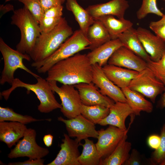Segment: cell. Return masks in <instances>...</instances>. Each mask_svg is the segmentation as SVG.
Returning <instances> with one entry per match:
<instances>
[{
    "mask_svg": "<svg viewBox=\"0 0 165 165\" xmlns=\"http://www.w3.org/2000/svg\"><path fill=\"white\" fill-rule=\"evenodd\" d=\"M121 89L126 99L127 103L135 116H140L142 111L148 113L152 112L153 108L152 103L146 100L143 95L128 87Z\"/></svg>",
    "mask_w": 165,
    "mask_h": 165,
    "instance_id": "24",
    "label": "cell"
},
{
    "mask_svg": "<svg viewBox=\"0 0 165 165\" xmlns=\"http://www.w3.org/2000/svg\"><path fill=\"white\" fill-rule=\"evenodd\" d=\"M160 165H165V159H164L160 164Z\"/></svg>",
    "mask_w": 165,
    "mask_h": 165,
    "instance_id": "45",
    "label": "cell"
},
{
    "mask_svg": "<svg viewBox=\"0 0 165 165\" xmlns=\"http://www.w3.org/2000/svg\"><path fill=\"white\" fill-rule=\"evenodd\" d=\"M109 108L96 105L87 106L82 104L81 114L95 124L105 118L109 114Z\"/></svg>",
    "mask_w": 165,
    "mask_h": 165,
    "instance_id": "30",
    "label": "cell"
},
{
    "mask_svg": "<svg viewBox=\"0 0 165 165\" xmlns=\"http://www.w3.org/2000/svg\"><path fill=\"white\" fill-rule=\"evenodd\" d=\"M108 115L99 122L101 126L112 125L122 130H126L125 122L127 117L134 112L127 103L116 102L109 108Z\"/></svg>",
    "mask_w": 165,
    "mask_h": 165,
    "instance_id": "18",
    "label": "cell"
},
{
    "mask_svg": "<svg viewBox=\"0 0 165 165\" xmlns=\"http://www.w3.org/2000/svg\"><path fill=\"white\" fill-rule=\"evenodd\" d=\"M142 164L141 157L139 152L136 149L132 150L129 157L125 163V165H140Z\"/></svg>",
    "mask_w": 165,
    "mask_h": 165,
    "instance_id": "36",
    "label": "cell"
},
{
    "mask_svg": "<svg viewBox=\"0 0 165 165\" xmlns=\"http://www.w3.org/2000/svg\"><path fill=\"white\" fill-rule=\"evenodd\" d=\"M94 19L98 20L102 23L112 40L118 38L122 33L133 26V23L130 20L124 18L116 19L111 15L102 16Z\"/></svg>",
    "mask_w": 165,
    "mask_h": 165,
    "instance_id": "25",
    "label": "cell"
},
{
    "mask_svg": "<svg viewBox=\"0 0 165 165\" xmlns=\"http://www.w3.org/2000/svg\"><path fill=\"white\" fill-rule=\"evenodd\" d=\"M11 0H5V2H6L10 1Z\"/></svg>",
    "mask_w": 165,
    "mask_h": 165,
    "instance_id": "47",
    "label": "cell"
},
{
    "mask_svg": "<svg viewBox=\"0 0 165 165\" xmlns=\"http://www.w3.org/2000/svg\"><path fill=\"white\" fill-rule=\"evenodd\" d=\"M11 19V24L17 26L21 33L16 50L29 55L41 33L39 24L24 6L14 10Z\"/></svg>",
    "mask_w": 165,
    "mask_h": 165,
    "instance_id": "4",
    "label": "cell"
},
{
    "mask_svg": "<svg viewBox=\"0 0 165 165\" xmlns=\"http://www.w3.org/2000/svg\"><path fill=\"white\" fill-rule=\"evenodd\" d=\"M90 42L79 29L74 31L52 54L42 61L33 62L31 66L39 73H45L57 62L72 57L79 52L89 49Z\"/></svg>",
    "mask_w": 165,
    "mask_h": 165,
    "instance_id": "3",
    "label": "cell"
},
{
    "mask_svg": "<svg viewBox=\"0 0 165 165\" xmlns=\"http://www.w3.org/2000/svg\"><path fill=\"white\" fill-rule=\"evenodd\" d=\"M133 120L131 119L129 126L119 144L110 155L101 159L100 165H124L129 157L131 148V143L127 139V132Z\"/></svg>",
    "mask_w": 165,
    "mask_h": 165,
    "instance_id": "22",
    "label": "cell"
},
{
    "mask_svg": "<svg viewBox=\"0 0 165 165\" xmlns=\"http://www.w3.org/2000/svg\"><path fill=\"white\" fill-rule=\"evenodd\" d=\"M162 1H165V0H162Z\"/></svg>",
    "mask_w": 165,
    "mask_h": 165,
    "instance_id": "48",
    "label": "cell"
},
{
    "mask_svg": "<svg viewBox=\"0 0 165 165\" xmlns=\"http://www.w3.org/2000/svg\"><path fill=\"white\" fill-rule=\"evenodd\" d=\"M149 27L155 33L156 35L165 42V24L149 25Z\"/></svg>",
    "mask_w": 165,
    "mask_h": 165,
    "instance_id": "38",
    "label": "cell"
},
{
    "mask_svg": "<svg viewBox=\"0 0 165 165\" xmlns=\"http://www.w3.org/2000/svg\"><path fill=\"white\" fill-rule=\"evenodd\" d=\"M72 28L64 17L50 31L41 33L30 54L34 62L43 60L54 53L73 34Z\"/></svg>",
    "mask_w": 165,
    "mask_h": 165,
    "instance_id": "2",
    "label": "cell"
},
{
    "mask_svg": "<svg viewBox=\"0 0 165 165\" xmlns=\"http://www.w3.org/2000/svg\"><path fill=\"white\" fill-rule=\"evenodd\" d=\"M62 5L50 8L44 12L39 24L41 33L48 32L53 29L62 17Z\"/></svg>",
    "mask_w": 165,
    "mask_h": 165,
    "instance_id": "29",
    "label": "cell"
},
{
    "mask_svg": "<svg viewBox=\"0 0 165 165\" xmlns=\"http://www.w3.org/2000/svg\"><path fill=\"white\" fill-rule=\"evenodd\" d=\"M162 24H165V15L164 14L161 19L157 21H151L149 25H156Z\"/></svg>",
    "mask_w": 165,
    "mask_h": 165,
    "instance_id": "43",
    "label": "cell"
},
{
    "mask_svg": "<svg viewBox=\"0 0 165 165\" xmlns=\"http://www.w3.org/2000/svg\"><path fill=\"white\" fill-rule=\"evenodd\" d=\"M116 127L109 125L106 129L98 130V140L95 144L102 159L110 155L119 144L127 131Z\"/></svg>",
    "mask_w": 165,
    "mask_h": 165,
    "instance_id": "11",
    "label": "cell"
},
{
    "mask_svg": "<svg viewBox=\"0 0 165 165\" xmlns=\"http://www.w3.org/2000/svg\"><path fill=\"white\" fill-rule=\"evenodd\" d=\"M147 67L165 86V51L159 61H154L150 60L147 62Z\"/></svg>",
    "mask_w": 165,
    "mask_h": 165,
    "instance_id": "34",
    "label": "cell"
},
{
    "mask_svg": "<svg viewBox=\"0 0 165 165\" xmlns=\"http://www.w3.org/2000/svg\"><path fill=\"white\" fill-rule=\"evenodd\" d=\"M74 86L78 90L82 103L84 105H100L109 108L115 102L108 97L103 95L92 82L80 83Z\"/></svg>",
    "mask_w": 165,
    "mask_h": 165,
    "instance_id": "15",
    "label": "cell"
},
{
    "mask_svg": "<svg viewBox=\"0 0 165 165\" xmlns=\"http://www.w3.org/2000/svg\"><path fill=\"white\" fill-rule=\"evenodd\" d=\"M102 69L108 78L121 89L128 87L131 81L139 72L108 64L103 67Z\"/></svg>",
    "mask_w": 165,
    "mask_h": 165,
    "instance_id": "21",
    "label": "cell"
},
{
    "mask_svg": "<svg viewBox=\"0 0 165 165\" xmlns=\"http://www.w3.org/2000/svg\"><path fill=\"white\" fill-rule=\"evenodd\" d=\"M53 136L50 134L45 135L43 138L45 145L47 147H50L52 144Z\"/></svg>",
    "mask_w": 165,
    "mask_h": 165,
    "instance_id": "41",
    "label": "cell"
},
{
    "mask_svg": "<svg viewBox=\"0 0 165 165\" xmlns=\"http://www.w3.org/2000/svg\"><path fill=\"white\" fill-rule=\"evenodd\" d=\"M52 90L59 96L62 108L61 111L68 119L81 114L82 105L78 90L74 85L63 84L59 87L55 80L48 81Z\"/></svg>",
    "mask_w": 165,
    "mask_h": 165,
    "instance_id": "7",
    "label": "cell"
},
{
    "mask_svg": "<svg viewBox=\"0 0 165 165\" xmlns=\"http://www.w3.org/2000/svg\"><path fill=\"white\" fill-rule=\"evenodd\" d=\"M161 141L160 136L156 134L150 136L147 140L148 146L151 148L156 150L159 147Z\"/></svg>",
    "mask_w": 165,
    "mask_h": 165,
    "instance_id": "40",
    "label": "cell"
},
{
    "mask_svg": "<svg viewBox=\"0 0 165 165\" xmlns=\"http://www.w3.org/2000/svg\"><path fill=\"white\" fill-rule=\"evenodd\" d=\"M139 38L145 51L154 61H159L165 51V42L145 28L139 27L136 29Z\"/></svg>",
    "mask_w": 165,
    "mask_h": 165,
    "instance_id": "16",
    "label": "cell"
},
{
    "mask_svg": "<svg viewBox=\"0 0 165 165\" xmlns=\"http://www.w3.org/2000/svg\"><path fill=\"white\" fill-rule=\"evenodd\" d=\"M44 160L41 159H29L22 162L9 163V165H43Z\"/></svg>",
    "mask_w": 165,
    "mask_h": 165,
    "instance_id": "39",
    "label": "cell"
},
{
    "mask_svg": "<svg viewBox=\"0 0 165 165\" xmlns=\"http://www.w3.org/2000/svg\"><path fill=\"white\" fill-rule=\"evenodd\" d=\"M118 38L125 46L147 62L151 60L150 56L144 49L138 35L136 29L133 27L122 33Z\"/></svg>",
    "mask_w": 165,
    "mask_h": 165,
    "instance_id": "23",
    "label": "cell"
},
{
    "mask_svg": "<svg viewBox=\"0 0 165 165\" xmlns=\"http://www.w3.org/2000/svg\"><path fill=\"white\" fill-rule=\"evenodd\" d=\"M36 133L35 130L27 129L23 138L19 140L14 148L8 155L10 159L27 157L29 159H40L49 152L47 148L40 146L36 141Z\"/></svg>",
    "mask_w": 165,
    "mask_h": 165,
    "instance_id": "9",
    "label": "cell"
},
{
    "mask_svg": "<svg viewBox=\"0 0 165 165\" xmlns=\"http://www.w3.org/2000/svg\"><path fill=\"white\" fill-rule=\"evenodd\" d=\"M163 92L159 103L160 107L161 108L165 107V89Z\"/></svg>",
    "mask_w": 165,
    "mask_h": 165,
    "instance_id": "44",
    "label": "cell"
},
{
    "mask_svg": "<svg viewBox=\"0 0 165 165\" xmlns=\"http://www.w3.org/2000/svg\"><path fill=\"white\" fill-rule=\"evenodd\" d=\"M13 7L10 4L6 5L5 6L2 5L0 6L1 16L10 10H13Z\"/></svg>",
    "mask_w": 165,
    "mask_h": 165,
    "instance_id": "42",
    "label": "cell"
},
{
    "mask_svg": "<svg viewBox=\"0 0 165 165\" xmlns=\"http://www.w3.org/2000/svg\"><path fill=\"white\" fill-rule=\"evenodd\" d=\"M44 12L52 8L62 5L61 0H40Z\"/></svg>",
    "mask_w": 165,
    "mask_h": 165,
    "instance_id": "37",
    "label": "cell"
},
{
    "mask_svg": "<svg viewBox=\"0 0 165 165\" xmlns=\"http://www.w3.org/2000/svg\"><path fill=\"white\" fill-rule=\"evenodd\" d=\"M164 15H165V14H164Z\"/></svg>",
    "mask_w": 165,
    "mask_h": 165,
    "instance_id": "49",
    "label": "cell"
},
{
    "mask_svg": "<svg viewBox=\"0 0 165 165\" xmlns=\"http://www.w3.org/2000/svg\"><path fill=\"white\" fill-rule=\"evenodd\" d=\"M57 120L64 123L70 137H75L80 142L90 137L98 138V131L96 129L95 124L81 114L71 119H65L60 116Z\"/></svg>",
    "mask_w": 165,
    "mask_h": 165,
    "instance_id": "10",
    "label": "cell"
},
{
    "mask_svg": "<svg viewBox=\"0 0 165 165\" xmlns=\"http://www.w3.org/2000/svg\"><path fill=\"white\" fill-rule=\"evenodd\" d=\"M0 51L2 55L4 66L2 72L0 83L3 85L7 82L12 84L15 78L14 73L18 68L23 69L36 79L40 76L28 68L24 64V59L30 61L31 59L28 54L22 53L7 45L2 38H0Z\"/></svg>",
    "mask_w": 165,
    "mask_h": 165,
    "instance_id": "6",
    "label": "cell"
},
{
    "mask_svg": "<svg viewBox=\"0 0 165 165\" xmlns=\"http://www.w3.org/2000/svg\"><path fill=\"white\" fill-rule=\"evenodd\" d=\"M157 0H142L141 7L136 12L139 20L145 18L148 14L152 13L162 17L164 14L158 8Z\"/></svg>",
    "mask_w": 165,
    "mask_h": 165,
    "instance_id": "32",
    "label": "cell"
},
{
    "mask_svg": "<svg viewBox=\"0 0 165 165\" xmlns=\"http://www.w3.org/2000/svg\"><path fill=\"white\" fill-rule=\"evenodd\" d=\"M64 137L56 157L47 165H80L78 160L80 155L79 146L80 142L76 138L72 139L65 133Z\"/></svg>",
    "mask_w": 165,
    "mask_h": 165,
    "instance_id": "14",
    "label": "cell"
},
{
    "mask_svg": "<svg viewBox=\"0 0 165 165\" xmlns=\"http://www.w3.org/2000/svg\"><path fill=\"white\" fill-rule=\"evenodd\" d=\"M94 20L89 28L86 35L90 43L89 49L91 51L111 40L102 23L98 20Z\"/></svg>",
    "mask_w": 165,
    "mask_h": 165,
    "instance_id": "26",
    "label": "cell"
},
{
    "mask_svg": "<svg viewBox=\"0 0 165 165\" xmlns=\"http://www.w3.org/2000/svg\"><path fill=\"white\" fill-rule=\"evenodd\" d=\"M123 45L118 39L111 40L91 50L87 56L92 65L97 64L102 67L107 64L114 52Z\"/></svg>",
    "mask_w": 165,
    "mask_h": 165,
    "instance_id": "19",
    "label": "cell"
},
{
    "mask_svg": "<svg viewBox=\"0 0 165 165\" xmlns=\"http://www.w3.org/2000/svg\"><path fill=\"white\" fill-rule=\"evenodd\" d=\"M129 5L127 0H112L108 2L89 6L86 9L94 19L106 15L124 18Z\"/></svg>",
    "mask_w": 165,
    "mask_h": 165,
    "instance_id": "17",
    "label": "cell"
},
{
    "mask_svg": "<svg viewBox=\"0 0 165 165\" xmlns=\"http://www.w3.org/2000/svg\"><path fill=\"white\" fill-rule=\"evenodd\" d=\"M27 128L19 122H0V141L11 148L23 137Z\"/></svg>",
    "mask_w": 165,
    "mask_h": 165,
    "instance_id": "20",
    "label": "cell"
},
{
    "mask_svg": "<svg viewBox=\"0 0 165 165\" xmlns=\"http://www.w3.org/2000/svg\"><path fill=\"white\" fill-rule=\"evenodd\" d=\"M22 3L39 24L44 11L40 0H17Z\"/></svg>",
    "mask_w": 165,
    "mask_h": 165,
    "instance_id": "35",
    "label": "cell"
},
{
    "mask_svg": "<svg viewBox=\"0 0 165 165\" xmlns=\"http://www.w3.org/2000/svg\"><path fill=\"white\" fill-rule=\"evenodd\" d=\"M128 87L139 93L154 103L157 96L164 91L165 86L147 67L138 72L131 81Z\"/></svg>",
    "mask_w": 165,
    "mask_h": 165,
    "instance_id": "8",
    "label": "cell"
},
{
    "mask_svg": "<svg viewBox=\"0 0 165 165\" xmlns=\"http://www.w3.org/2000/svg\"><path fill=\"white\" fill-rule=\"evenodd\" d=\"M92 82L99 88L100 92L115 102L127 103L126 99L120 88L115 84L106 76L97 64L92 65Z\"/></svg>",
    "mask_w": 165,
    "mask_h": 165,
    "instance_id": "12",
    "label": "cell"
},
{
    "mask_svg": "<svg viewBox=\"0 0 165 165\" xmlns=\"http://www.w3.org/2000/svg\"><path fill=\"white\" fill-rule=\"evenodd\" d=\"M66 0H61L63 4L64 2Z\"/></svg>",
    "mask_w": 165,
    "mask_h": 165,
    "instance_id": "46",
    "label": "cell"
},
{
    "mask_svg": "<svg viewBox=\"0 0 165 165\" xmlns=\"http://www.w3.org/2000/svg\"><path fill=\"white\" fill-rule=\"evenodd\" d=\"M109 64L139 72L147 67V62L124 46L117 50L108 60Z\"/></svg>",
    "mask_w": 165,
    "mask_h": 165,
    "instance_id": "13",
    "label": "cell"
},
{
    "mask_svg": "<svg viewBox=\"0 0 165 165\" xmlns=\"http://www.w3.org/2000/svg\"><path fill=\"white\" fill-rule=\"evenodd\" d=\"M93 67L86 54L76 53L55 64L48 71L46 79L63 84L92 82Z\"/></svg>",
    "mask_w": 165,
    "mask_h": 165,
    "instance_id": "1",
    "label": "cell"
},
{
    "mask_svg": "<svg viewBox=\"0 0 165 165\" xmlns=\"http://www.w3.org/2000/svg\"><path fill=\"white\" fill-rule=\"evenodd\" d=\"M36 79V83L31 84L25 83L18 78H15L11 87L1 92L0 95L7 101L12 92L16 88H24L27 89V94L31 91L36 95L40 101L38 109L40 112L48 113L55 109H61L62 105L56 99L49 82L40 77Z\"/></svg>",
    "mask_w": 165,
    "mask_h": 165,
    "instance_id": "5",
    "label": "cell"
},
{
    "mask_svg": "<svg viewBox=\"0 0 165 165\" xmlns=\"http://www.w3.org/2000/svg\"><path fill=\"white\" fill-rule=\"evenodd\" d=\"M66 1L67 9L72 13L79 25L80 29L86 35L89 28L94 21V18L86 9L79 4L77 0Z\"/></svg>",
    "mask_w": 165,
    "mask_h": 165,
    "instance_id": "27",
    "label": "cell"
},
{
    "mask_svg": "<svg viewBox=\"0 0 165 165\" xmlns=\"http://www.w3.org/2000/svg\"><path fill=\"white\" fill-rule=\"evenodd\" d=\"M46 120L50 119H37L28 115H23L17 113L9 107H0V122L10 121L16 122L26 124L37 121Z\"/></svg>",
    "mask_w": 165,
    "mask_h": 165,
    "instance_id": "31",
    "label": "cell"
},
{
    "mask_svg": "<svg viewBox=\"0 0 165 165\" xmlns=\"http://www.w3.org/2000/svg\"><path fill=\"white\" fill-rule=\"evenodd\" d=\"M161 141L158 148L152 152L149 161L152 165L160 164L165 159V123L162 128Z\"/></svg>",
    "mask_w": 165,
    "mask_h": 165,
    "instance_id": "33",
    "label": "cell"
},
{
    "mask_svg": "<svg viewBox=\"0 0 165 165\" xmlns=\"http://www.w3.org/2000/svg\"><path fill=\"white\" fill-rule=\"evenodd\" d=\"M83 144L80 143L83 147L82 153L78 158L80 165H98L101 160L96 144L88 138L84 140Z\"/></svg>",
    "mask_w": 165,
    "mask_h": 165,
    "instance_id": "28",
    "label": "cell"
}]
</instances>
